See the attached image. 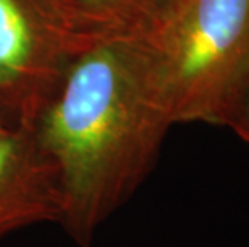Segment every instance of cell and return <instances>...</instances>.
<instances>
[{
  "instance_id": "obj_3",
  "label": "cell",
  "mask_w": 249,
  "mask_h": 247,
  "mask_svg": "<svg viewBox=\"0 0 249 247\" xmlns=\"http://www.w3.org/2000/svg\"><path fill=\"white\" fill-rule=\"evenodd\" d=\"M90 40L56 0H0V117L29 129Z\"/></svg>"
},
{
  "instance_id": "obj_4",
  "label": "cell",
  "mask_w": 249,
  "mask_h": 247,
  "mask_svg": "<svg viewBox=\"0 0 249 247\" xmlns=\"http://www.w3.org/2000/svg\"><path fill=\"white\" fill-rule=\"evenodd\" d=\"M61 199L53 165L29 129L0 133V239L40 223H58Z\"/></svg>"
},
{
  "instance_id": "obj_5",
  "label": "cell",
  "mask_w": 249,
  "mask_h": 247,
  "mask_svg": "<svg viewBox=\"0 0 249 247\" xmlns=\"http://www.w3.org/2000/svg\"><path fill=\"white\" fill-rule=\"evenodd\" d=\"M79 33L89 39L143 37L178 0H56Z\"/></svg>"
},
{
  "instance_id": "obj_7",
  "label": "cell",
  "mask_w": 249,
  "mask_h": 247,
  "mask_svg": "<svg viewBox=\"0 0 249 247\" xmlns=\"http://www.w3.org/2000/svg\"><path fill=\"white\" fill-rule=\"evenodd\" d=\"M10 127H7V125L3 124V120H2V117H0V133L2 132H5V130H8Z\"/></svg>"
},
{
  "instance_id": "obj_2",
  "label": "cell",
  "mask_w": 249,
  "mask_h": 247,
  "mask_svg": "<svg viewBox=\"0 0 249 247\" xmlns=\"http://www.w3.org/2000/svg\"><path fill=\"white\" fill-rule=\"evenodd\" d=\"M140 39L172 124L225 127L249 81V0H178Z\"/></svg>"
},
{
  "instance_id": "obj_1",
  "label": "cell",
  "mask_w": 249,
  "mask_h": 247,
  "mask_svg": "<svg viewBox=\"0 0 249 247\" xmlns=\"http://www.w3.org/2000/svg\"><path fill=\"white\" fill-rule=\"evenodd\" d=\"M172 125L140 37L93 39L72 58L29 130L56 173L58 225L79 247L146 180Z\"/></svg>"
},
{
  "instance_id": "obj_6",
  "label": "cell",
  "mask_w": 249,
  "mask_h": 247,
  "mask_svg": "<svg viewBox=\"0 0 249 247\" xmlns=\"http://www.w3.org/2000/svg\"><path fill=\"white\" fill-rule=\"evenodd\" d=\"M225 127L231 129L238 136L249 143V81L231 106Z\"/></svg>"
}]
</instances>
